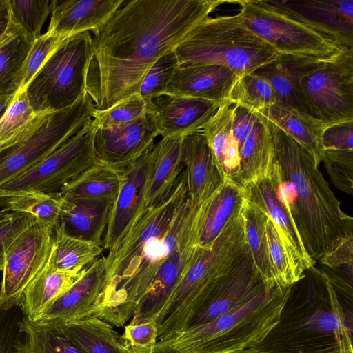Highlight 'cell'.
<instances>
[{"instance_id":"cell-1","label":"cell","mask_w":353,"mask_h":353,"mask_svg":"<svg viewBox=\"0 0 353 353\" xmlns=\"http://www.w3.org/2000/svg\"><path fill=\"white\" fill-rule=\"evenodd\" d=\"M225 3L232 1H125L103 25L90 32L86 92L94 109L105 110L139 93L153 64Z\"/></svg>"},{"instance_id":"cell-2","label":"cell","mask_w":353,"mask_h":353,"mask_svg":"<svg viewBox=\"0 0 353 353\" xmlns=\"http://www.w3.org/2000/svg\"><path fill=\"white\" fill-rule=\"evenodd\" d=\"M170 195L147 208L122 239L105 256L103 290L92 315L124 326L148 292L161 263L186 236L205 201L188 196L184 170Z\"/></svg>"},{"instance_id":"cell-3","label":"cell","mask_w":353,"mask_h":353,"mask_svg":"<svg viewBox=\"0 0 353 353\" xmlns=\"http://www.w3.org/2000/svg\"><path fill=\"white\" fill-rule=\"evenodd\" d=\"M267 121L284 199L307 254L319 261L353 239V219L341 210L312 156Z\"/></svg>"},{"instance_id":"cell-4","label":"cell","mask_w":353,"mask_h":353,"mask_svg":"<svg viewBox=\"0 0 353 353\" xmlns=\"http://www.w3.org/2000/svg\"><path fill=\"white\" fill-rule=\"evenodd\" d=\"M245 244L241 211L211 247L198 246L183 276L154 319L157 341L170 339L188 329Z\"/></svg>"},{"instance_id":"cell-5","label":"cell","mask_w":353,"mask_h":353,"mask_svg":"<svg viewBox=\"0 0 353 353\" xmlns=\"http://www.w3.org/2000/svg\"><path fill=\"white\" fill-rule=\"evenodd\" d=\"M173 52L179 68L218 65L239 77L254 72L280 54L246 27L240 13L206 17Z\"/></svg>"},{"instance_id":"cell-6","label":"cell","mask_w":353,"mask_h":353,"mask_svg":"<svg viewBox=\"0 0 353 353\" xmlns=\"http://www.w3.org/2000/svg\"><path fill=\"white\" fill-rule=\"evenodd\" d=\"M285 289H277L205 324L187 329L157 345L170 353H235L259 342L278 323V308L267 306Z\"/></svg>"},{"instance_id":"cell-7","label":"cell","mask_w":353,"mask_h":353,"mask_svg":"<svg viewBox=\"0 0 353 353\" xmlns=\"http://www.w3.org/2000/svg\"><path fill=\"white\" fill-rule=\"evenodd\" d=\"M91 55L89 31L64 39L25 88L34 112H50L68 108L86 94Z\"/></svg>"},{"instance_id":"cell-8","label":"cell","mask_w":353,"mask_h":353,"mask_svg":"<svg viewBox=\"0 0 353 353\" xmlns=\"http://www.w3.org/2000/svg\"><path fill=\"white\" fill-rule=\"evenodd\" d=\"M246 27L279 54L331 59L345 48L274 5L271 0L234 1Z\"/></svg>"},{"instance_id":"cell-9","label":"cell","mask_w":353,"mask_h":353,"mask_svg":"<svg viewBox=\"0 0 353 353\" xmlns=\"http://www.w3.org/2000/svg\"><path fill=\"white\" fill-rule=\"evenodd\" d=\"M94 110L86 93L68 108L47 112L26 139L0 151V185L45 159L92 119Z\"/></svg>"},{"instance_id":"cell-10","label":"cell","mask_w":353,"mask_h":353,"mask_svg":"<svg viewBox=\"0 0 353 353\" xmlns=\"http://www.w3.org/2000/svg\"><path fill=\"white\" fill-rule=\"evenodd\" d=\"M298 97L302 111L326 126L353 120V48L304 74Z\"/></svg>"},{"instance_id":"cell-11","label":"cell","mask_w":353,"mask_h":353,"mask_svg":"<svg viewBox=\"0 0 353 353\" xmlns=\"http://www.w3.org/2000/svg\"><path fill=\"white\" fill-rule=\"evenodd\" d=\"M97 128L90 119L39 164L0 185V196L23 192L52 193L97 163L94 137Z\"/></svg>"},{"instance_id":"cell-12","label":"cell","mask_w":353,"mask_h":353,"mask_svg":"<svg viewBox=\"0 0 353 353\" xmlns=\"http://www.w3.org/2000/svg\"><path fill=\"white\" fill-rule=\"evenodd\" d=\"M53 229L35 222L8 250L0 288V309L20 307L23 293L48 261Z\"/></svg>"},{"instance_id":"cell-13","label":"cell","mask_w":353,"mask_h":353,"mask_svg":"<svg viewBox=\"0 0 353 353\" xmlns=\"http://www.w3.org/2000/svg\"><path fill=\"white\" fill-rule=\"evenodd\" d=\"M243 189L245 200L266 213L275 224L299 281L305 276V270L314 265L315 261L302 243L284 199L280 170L275 158L269 175L248 183Z\"/></svg>"},{"instance_id":"cell-14","label":"cell","mask_w":353,"mask_h":353,"mask_svg":"<svg viewBox=\"0 0 353 353\" xmlns=\"http://www.w3.org/2000/svg\"><path fill=\"white\" fill-rule=\"evenodd\" d=\"M271 292L268 290L250 250L245 244L230 269L219 279L208 301L192 320L188 329L207 323Z\"/></svg>"},{"instance_id":"cell-15","label":"cell","mask_w":353,"mask_h":353,"mask_svg":"<svg viewBox=\"0 0 353 353\" xmlns=\"http://www.w3.org/2000/svg\"><path fill=\"white\" fill-rule=\"evenodd\" d=\"M215 194L206 200L186 236L160 265L148 292L135 308L130 323L137 324L154 321L194 256L200 230Z\"/></svg>"},{"instance_id":"cell-16","label":"cell","mask_w":353,"mask_h":353,"mask_svg":"<svg viewBox=\"0 0 353 353\" xmlns=\"http://www.w3.org/2000/svg\"><path fill=\"white\" fill-rule=\"evenodd\" d=\"M158 136L150 113L125 125L97 129L94 148L97 161L123 170L149 152Z\"/></svg>"},{"instance_id":"cell-17","label":"cell","mask_w":353,"mask_h":353,"mask_svg":"<svg viewBox=\"0 0 353 353\" xmlns=\"http://www.w3.org/2000/svg\"><path fill=\"white\" fill-rule=\"evenodd\" d=\"M283 11L332 39L353 48L352 0H271Z\"/></svg>"},{"instance_id":"cell-18","label":"cell","mask_w":353,"mask_h":353,"mask_svg":"<svg viewBox=\"0 0 353 353\" xmlns=\"http://www.w3.org/2000/svg\"><path fill=\"white\" fill-rule=\"evenodd\" d=\"M221 103L190 97L162 95L148 101V113L158 136L185 137L201 132Z\"/></svg>"},{"instance_id":"cell-19","label":"cell","mask_w":353,"mask_h":353,"mask_svg":"<svg viewBox=\"0 0 353 353\" xmlns=\"http://www.w3.org/2000/svg\"><path fill=\"white\" fill-rule=\"evenodd\" d=\"M150 151L123 170L125 181L112 204L103 240V250L113 248L145 210Z\"/></svg>"},{"instance_id":"cell-20","label":"cell","mask_w":353,"mask_h":353,"mask_svg":"<svg viewBox=\"0 0 353 353\" xmlns=\"http://www.w3.org/2000/svg\"><path fill=\"white\" fill-rule=\"evenodd\" d=\"M105 271L103 254L39 319L32 321L39 325L60 326L91 316L103 288Z\"/></svg>"},{"instance_id":"cell-21","label":"cell","mask_w":353,"mask_h":353,"mask_svg":"<svg viewBox=\"0 0 353 353\" xmlns=\"http://www.w3.org/2000/svg\"><path fill=\"white\" fill-rule=\"evenodd\" d=\"M181 160L186 177L188 199L201 203L216 193L225 182L201 132L183 137Z\"/></svg>"},{"instance_id":"cell-22","label":"cell","mask_w":353,"mask_h":353,"mask_svg":"<svg viewBox=\"0 0 353 353\" xmlns=\"http://www.w3.org/2000/svg\"><path fill=\"white\" fill-rule=\"evenodd\" d=\"M124 0H52L47 33L70 36L103 25Z\"/></svg>"},{"instance_id":"cell-23","label":"cell","mask_w":353,"mask_h":353,"mask_svg":"<svg viewBox=\"0 0 353 353\" xmlns=\"http://www.w3.org/2000/svg\"><path fill=\"white\" fill-rule=\"evenodd\" d=\"M238 77L229 68L218 65L178 67L164 95L195 97L221 103L228 99Z\"/></svg>"},{"instance_id":"cell-24","label":"cell","mask_w":353,"mask_h":353,"mask_svg":"<svg viewBox=\"0 0 353 353\" xmlns=\"http://www.w3.org/2000/svg\"><path fill=\"white\" fill-rule=\"evenodd\" d=\"M183 137H163L150 150L145 210L162 202L175 187L184 168L181 160Z\"/></svg>"},{"instance_id":"cell-25","label":"cell","mask_w":353,"mask_h":353,"mask_svg":"<svg viewBox=\"0 0 353 353\" xmlns=\"http://www.w3.org/2000/svg\"><path fill=\"white\" fill-rule=\"evenodd\" d=\"M59 219L70 236L103 248L114 201L102 199H81L68 201Z\"/></svg>"},{"instance_id":"cell-26","label":"cell","mask_w":353,"mask_h":353,"mask_svg":"<svg viewBox=\"0 0 353 353\" xmlns=\"http://www.w3.org/2000/svg\"><path fill=\"white\" fill-rule=\"evenodd\" d=\"M256 115L253 128L240 149L239 172L232 181L241 188L269 175L274 162V148L268 121Z\"/></svg>"},{"instance_id":"cell-27","label":"cell","mask_w":353,"mask_h":353,"mask_svg":"<svg viewBox=\"0 0 353 353\" xmlns=\"http://www.w3.org/2000/svg\"><path fill=\"white\" fill-rule=\"evenodd\" d=\"M234 104L228 100L203 126L214 161L225 180L232 181L239 170V147L232 131Z\"/></svg>"},{"instance_id":"cell-28","label":"cell","mask_w":353,"mask_h":353,"mask_svg":"<svg viewBox=\"0 0 353 353\" xmlns=\"http://www.w3.org/2000/svg\"><path fill=\"white\" fill-rule=\"evenodd\" d=\"M89 265L65 272L54 270L48 261L23 293L20 306L23 316L30 321L39 319L84 274Z\"/></svg>"},{"instance_id":"cell-29","label":"cell","mask_w":353,"mask_h":353,"mask_svg":"<svg viewBox=\"0 0 353 353\" xmlns=\"http://www.w3.org/2000/svg\"><path fill=\"white\" fill-rule=\"evenodd\" d=\"M255 114L270 121L293 139L312 156L319 167L322 160V134L327 126L307 114L279 101Z\"/></svg>"},{"instance_id":"cell-30","label":"cell","mask_w":353,"mask_h":353,"mask_svg":"<svg viewBox=\"0 0 353 353\" xmlns=\"http://www.w3.org/2000/svg\"><path fill=\"white\" fill-rule=\"evenodd\" d=\"M322 61L325 60L280 54L276 59L263 65L253 73L268 81L279 102L303 112L298 97L299 81L304 74Z\"/></svg>"},{"instance_id":"cell-31","label":"cell","mask_w":353,"mask_h":353,"mask_svg":"<svg viewBox=\"0 0 353 353\" xmlns=\"http://www.w3.org/2000/svg\"><path fill=\"white\" fill-rule=\"evenodd\" d=\"M125 181L124 170L97 162L66 183L59 192L66 201L81 199L114 201Z\"/></svg>"},{"instance_id":"cell-32","label":"cell","mask_w":353,"mask_h":353,"mask_svg":"<svg viewBox=\"0 0 353 353\" xmlns=\"http://www.w3.org/2000/svg\"><path fill=\"white\" fill-rule=\"evenodd\" d=\"M243 189L226 179L212 198L199 235L197 245L210 248L230 221L241 212Z\"/></svg>"},{"instance_id":"cell-33","label":"cell","mask_w":353,"mask_h":353,"mask_svg":"<svg viewBox=\"0 0 353 353\" xmlns=\"http://www.w3.org/2000/svg\"><path fill=\"white\" fill-rule=\"evenodd\" d=\"M60 327L83 353H128L114 327L96 316H88Z\"/></svg>"},{"instance_id":"cell-34","label":"cell","mask_w":353,"mask_h":353,"mask_svg":"<svg viewBox=\"0 0 353 353\" xmlns=\"http://www.w3.org/2000/svg\"><path fill=\"white\" fill-rule=\"evenodd\" d=\"M242 214L245 243L268 290L283 289L277 283L270 261L265 230L267 214L245 199Z\"/></svg>"},{"instance_id":"cell-35","label":"cell","mask_w":353,"mask_h":353,"mask_svg":"<svg viewBox=\"0 0 353 353\" xmlns=\"http://www.w3.org/2000/svg\"><path fill=\"white\" fill-rule=\"evenodd\" d=\"M68 203L60 192H23L0 196V211L28 214L37 223L54 228Z\"/></svg>"},{"instance_id":"cell-36","label":"cell","mask_w":353,"mask_h":353,"mask_svg":"<svg viewBox=\"0 0 353 353\" xmlns=\"http://www.w3.org/2000/svg\"><path fill=\"white\" fill-rule=\"evenodd\" d=\"M103 251L101 246L68 235L59 221L53 229L48 263L59 271L83 269L101 256Z\"/></svg>"},{"instance_id":"cell-37","label":"cell","mask_w":353,"mask_h":353,"mask_svg":"<svg viewBox=\"0 0 353 353\" xmlns=\"http://www.w3.org/2000/svg\"><path fill=\"white\" fill-rule=\"evenodd\" d=\"M20 328L16 353H83L60 326L39 325L23 316Z\"/></svg>"},{"instance_id":"cell-38","label":"cell","mask_w":353,"mask_h":353,"mask_svg":"<svg viewBox=\"0 0 353 353\" xmlns=\"http://www.w3.org/2000/svg\"><path fill=\"white\" fill-rule=\"evenodd\" d=\"M31 39L11 19L0 44V95L15 94V81L32 46Z\"/></svg>"},{"instance_id":"cell-39","label":"cell","mask_w":353,"mask_h":353,"mask_svg":"<svg viewBox=\"0 0 353 353\" xmlns=\"http://www.w3.org/2000/svg\"><path fill=\"white\" fill-rule=\"evenodd\" d=\"M46 113L34 112L30 105L26 90H19L0 119V151L26 139Z\"/></svg>"},{"instance_id":"cell-40","label":"cell","mask_w":353,"mask_h":353,"mask_svg":"<svg viewBox=\"0 0 353 353\" xmlns=\"http://www.w3.org/2000/svg\"><path fill=\"white\" fill-rule=\"evenodd\" d=\"M227 100L253 114L259 113L279 101L268 81L253 72L237 78Z\"/></svg>"},{"instance_id":"cell-41","label":"cell","mask_w":353,"mask_h":353,"mask_svg":"<svg viewBox=\"0 0 353 353\" xmlns=\"http://www.w3.org/2000/svg\"><path fill=\"white\" fill-rule=\"evenodd\" d=\"M148 112V101L137 93L105 110L94 109L92 119L97 129H103L131 123Z\"/></svg>"},{"instance_id":"cell-42","label":"cell","mask_w":353,"mask_h":353,"mask_svg":"<svg viewBox=\"0 0 353 353\" xmlns=\"http://www.w3.org/2000/svg\"><path fill=\"white\" fill-rule=\"evenodd\" d=\"M12 20L34 41L51 12L50 0H8Z\"/></svg>"},{"instance_id":"cell-43","label":"cell","mask_w":353,"mask_h":353,"mask_svg":"<svg viewBox=\"0 0 353 353\" xmlns=\"http://www.w3.org/2000/svg\"><path fill=\"white\" fill-rule=\"evenodd\" d=\"M67 37L45 33L33 42L23 67L15 81L17 92L25 90L46 60Z\"/></svg>"},{"instance_id":"cell-44","label":"cell","mask_w":353,"mask_h":353,"mask_svg":"<svg viewBox=\"0 0 353 353\" xmlns=\"http://www.w3.org/2000/svg\"><path fill=\"white\" fill-rule=\"evenodd\" d=\"M177 68L178 61L173 50L159 58L149 70L142 82L139 92L142 98L149 101L164 95Z\"/></svg>"},{"instance_id":"cell-45","label":"cell","mask_w":353,"mask_h":353,"mask_svg":"<svg viewBox=\"0 0 353 353\" xmlns=\"http://www.w3.org/2000/svg\"><path fill=\"white\" fill-rule=\"evenodd\" d=\"M265 230L270 261L277 283L283 289L290 287L298 282V280L294 275L276 227L268 215Z\"/></svg>"},{"instance_id":"cell-46","label":"cell","mask_w":353,"mask_h":353,"mask_svg":"<svg viewBox=\"0 0 353 353\" xmlns=\"http://www.w3.org/2000/svg\"><path fill=\"white\" fill-rule=\"evenodd\" d=\"M332 183L353 195V150H324L322 160Z\"/></svg>"},{"instance_id":"cell-47","label":"cell","mask_w":353,"mask_h":353,"mask_svg":"<svg viewBox=\"0 0 353 353\" xmlns=\"http://www.w3.org/2000/svg\"><path fill=\"white\" fill-rule=\"evenodd\" d=\"M121 340L128 353H152L157 342L155 321L129 323L124 327Z\"/></svg>"},{"instance_id":"cell-48","label":"cell","mask_w":353,"mask_h":353,"mask_svg":"<svg viewBox=\"0 0 353 353\" xmlns=\"http://www.w3.org/2000/svg\"><path fill=\"white\" fill-rule=\"evenodd\" d=\"M23 316L18 307L0 309V353H16L17 344L22 337L20 322Z\"/></svg>"},{"instance_id":"cell-49","label":"cell","mask_w":353,"mask_h":353,"mask_svg":"<svg viewBox=\"0 0 353 353\" xmlns=\"http://www.w3.org/2000/svg\"><path fill=\"white\" fill-rule=\"evenodd\" d=\"M33 216L16 213L0 222V271L3 270L6 254L18 236L35 222Z\"/></svg>"},{"instance_id":"cell-50","label":"cell","mask_w":353,"mask_h":353,"mask_svg":"<svg viewBox=\"0 0 353 353\" xmlns=\"http://www.w3.org/2000/svg\"><path fill=\"white\" fill-rule=\"evenodd\" d=\"M345 325L344 316L336 310H316L303 320L299 328L304 331L327 334L341 331L345 328Z\"/></svg>"},{"instance_id":"cell-51","label":"cell","mask_w":353,"mask_h":353,"mask_svg":"<svg viewBox=\"0 0 353 353\" xmlns=\"http://www.w3.org/2000/svg\"><path fill=\"white\" fill-rule=\"evenodd\" d=\"M323 150H353V120L330 125L321 137Z\"/></svg>"},{"instance_id":"cell-52","label":"cell","mask_w":353,"mask_h":353,"mask_svg":"<svg viewBox=\"0 0 353 353\" xmlns=\"http://www.w3.org/2000/svg\"><path fill=\"white\" fill-rule=\"evenodd\" d=\"M256 119V115L245 108L237 105H234L232 131L238 143L239 152L243 143L250 133Z\"/></svg>"},{"instance_id":"cell-53","label":"cell","mask_w":353,"mask_h":353,"mask_svg":"<svg viewBox=\"0 0 353 353\" xmlns=\"http://www.w3.org/2000/svg\"><path fill=\"white\" fill-rule=\"evenodd\" d=\"M353 239H348L336 248L331 254L319 261L330 268H338L341 265L352 267Z\"/></svg>"},{"instance_id":"cell-54","label":"cell","mask_w":353,"mask_h":353,"mask_svg":"<svg viewBox=\"0 0 353 353\" xmlns=\"http://www.w3.org/2000/svg\"><path fill=\"white\" fill-rule=\"evenodd\" d=\"M11 23L8 0H0V40L6 34Z\"/></svg>"},{"instance_id":"cell-55","label":"cell","mask_w":353,"mask_h":353,"mask_svg":"<svg viewBox=\"0 0 353 353\" xmlns=\"http://www.w3.org/2000/svg\"><path fill=\"white\" fill-rule=\"evenodd\" d=\"M15 94L0 95V119L13 101Z\"/></svg>"},{"instance_id":"cell-56","label":"cell","mask_w":353,"mask_h":353,"mask_svg":"<svg viewBox=\"0 0 353 353\" xmlns=\"http://www.w3.org/2000/svg\"><path fill=\"white\" fill-rule=\"evenodd\" d=\"M15 214V212L0 211V222L12 217Z\"/></svg>"},{"instance_id":"cell-57","label":"cell","mask_w":353,"mask_h":353,"mask_svg":"<svg viewBox=\"0 0 353 353\" xmlns=\"http://www.w3.org/2000/svg\"><path fill=\"white\" fill-rule=\"evenodd\" d=\"M152 353H170L163 347H161L156 344V346L152 352Z\"/></svg>"},{"instance_id":"cell-58","label":"cell","mask_w":353,"mask_h":353,"mask_svg":"<svg viewBox=\"0 0 353 353\" xmlns=\"http://www.w3.org/2000/svg\"><path fill=\"white\" fill-rule=\"evenodd\" d=\"M8 30H9V29H8ZM8 32H7V33H8ZM7 33H6V34L5 35V37H4L3 39H1L0 40V44L2 43V41H3L4 40V39L6 38V35H7Z\"/></svg>"}]
</instances>
